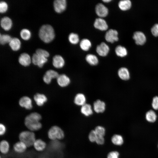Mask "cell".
Returning a JSON list of instances; mask_svg holds the SVG:
<instances>
[{
    "label": "cell",
    "instance_id": "cell-14",
    "mask_svg": "<svg viewBox=\"0 0 158 158\" xmlns=\"http://www.w3.org/2000/svg\"><path fill=\"white\" fill-rule=\"evenodd\" d=\"M31 61L30 56L26 53L21 54L18 58V61L20 63L25 66H28L30 64Z\"/></svg>",
    "mask_w": 158,
    "mask_h": 158
},
{
    "label": "cell",
    "instance_id": "cell-19",
    "mask_svg": "<svg viewBox=\"0 0 158 158\" xmlns=\"http://www.w3.org/2000/svg\"><path fill=\"white\" fill-rule=\"evenodd\" d=\"M27 147L24 143L20 141L14 145L13 149L16 152L18 153H22L25 151Z\"/></svg>",
    "mask_w": 158,
    "mask_h": 158
},
{
    "label": "cell",
    "instance_id": "cell-31",
    "mask_svg": "<svg viewBox=\"0 0 158 158\" xmlns=\"http://www.w3.org/2000/svg\"><path fill=\"white\" fill-rule=\"evenodd\" d=\"M157 116L155 112L151 110L148 111L146 113L145 118L146 120L149 122L153 123L156 120Z\"/></svg>",
    "mask_w": 158,
    "mask_h": 158
},
{
    "label": "cell",
    "instance_id": "cell-8",
    "mask_svg": "<svg viewBox=\"0 0 158 158\" xmlns=\"http://www.w3.org/2000/svg\"><path fill=\"white\" fill-rule=\"evenodd\" d=\"M95 10L96 14L100 18L106 17L108 13V8L102 3L96 5Z\"/></svg>",
    "mask_w": 158,
    "mask_h": 158
},
{
    "label": "cell",
    "instance_id": "cell-42",
    "mask_svg": "<svg viewBox=\"0 0 158 158\" xmlns=\"http://www.w3.org/2000/svg\"><path fill=\"white\" fill-rule=\"evenodd\" d=\"M152 34L155 37L158 36V24L154 25L151 29Z\"/></svg>",
    "mask_w": 158,
    "mask_h": 158
},
{
    "label": "cell",
    "instance_id": "cell-23",
    "mask_svg": "<svg viewBox=\"0 0 158 158\" xmlns=\"http://www.w3.org/2000/svg\"><path fill=\"white\" fill-rule=\"evenodd\" d=\"M118 6L121 10L125 11L129 10L131 6V2L129 0H123L119 1Z\"/></svg>",
    "mask_w": 158,
    "mask_h": 158
},
{
    "label": "cell",
    "instance_id": "cell-22",
    "mask_svg": "<svg viewBox=\"0 0 158 158\" xmlns=\"http://www.w3.org/2000/svg\"><path fill=\"white\" fill-rule=\"evenodd\" d=\"M33 145L35 149L38 151H42L44 150L46 147V143L43 140L38 139L35 140Z\"/></svg>",
    "mask_w": 158,
    "mask_h": 158
},
{
    "label": "cell",
    "instance_id": "cell-39",
    "mask_svg": "<svg viewBox=\"0 0 158 158\" xmlns=\"http://www.w3.org/2000/svg\"><path fill=\"white\" fill-rule=\"evenodd\" d=\"M8 9V5L4 1H1L0 3V12L4 13L6 12Z\"/></svg>",
    "mask_w": 158,
    "mask_h": 158
},
{
    "label": "cell",
    "instance_id": "cell-1",
    "mask_svg": "<svg viewBox=\"0 0 158 158\" xmlns=\"http://www.w3.org/2000/svg\"><path fill=\"white\" fill-rule=\"evenodd\" d=\"M41 118L40 114L36 112L32 113L26 117L25 124L31 131H37L42 127V124L40 122Z\"/></svg>",
    "mask_w": 158,
    "mask_h": 158
},
{
    "label": "cell",
    "instance_id": "cell-2",
    "mask_svg": "<svg viewBox=\"0 0 158 158\" xmlns=\"http://www.w3.org/2000/svg\"><path fill=\"white\" fill-rule=\"evenodd\" d=\"M40 39L44 42L48 43L51 41L55 37L53 27L49 25H44L40 28L39 32Z\"/></svg>",
    "mask_w": 158,
    "mask_h": 158
},
{
    "label": "cell",
    "instance_id": "cell-6",
    "mask_svg": "<svg viewBox=\"0 0 158 158\" xmlns=\"http://www.w3.org/2000/svg\"><path fill=\"white\" fill-rule=\"evenodd\" d=\"M47 61V58L36 53L34 54L32 57V61L33 63L40 68L42 67L44 64Z\"/></svg>",
    "mask_w": 158,
    "mask_h": 158
},
{
    "label": "cell",
    "instance_id": "cell-29",
    "mask_svg": "<svg viewBox=\"0 0 158 158\" xmlns=\"http://www.w3.org/2000/svg\"><path fill=\"white\" fill-rule=\"evenodd\" d=\"M112 142L116 145H121L123 143V140L122 136L119 134H114L111 138Z\"/></svg>",
    "mask_w": 158,
    "mask_h": 158
},
{
    "label": "cell",
    "instance_id": "cell-27",
    "mask_svg": "<svg viewBox=\"0 0 158 158\" xmlns=\"http://www.w3.org/2000/svg\"><path fill=\"white\" fill-rule=\"evenodd\" d=\"M115 51L117 55L121 57L125 56L127 54L126 49L121 45H118L116 47Z\"/></svg>",
    "mask_w": 158,
    "mask_h": 158
},
{
    "label": "cell",
    "instance_id": "cell-21",
    "mask_svg": "<svg viewBox=\"0 0 158 158\" xmlns=\"http://www.w3.org/2000/svg\"><path fill=\"white\" fill-rule=\"evenodd\" d=\"M34 99L37 105L40 106L43 105L47 100V98L44 95L40 93L35 94Z\"/></svg>",
    "mask_w": 158,
    "mask_h": 158
},
{
    "label": "cell",
    "instance_id": "cell-30",
    "mask_svg": "<svg viewBox=\"0 0 158 158\" xmlns=\"http://www.w3.org/2000/svg\"><path fill=\"white\" fill-rule=\"evenodd\" d=\"M80 45L82 50L86 51L88 50L91 47V43L89 40L84 39L80 41Z\"/></svg>",
    "mask_w": 158,
    "mask_h": 158
},
{
    "label": "cell",
    "instance_id": "cell-18",
    "mask_svg": "<svg viewBox=\"0 0 158 158\" xmlns=\"http://www.w3.org/2000/svg\"><path fill=\"white\" fill-rule=\"evenodd\" d=\"M105 108L104 102L100 100H97L94 103V110L97 113L103 112L105 110Z\"/></svg>",
    "mask_w": 158,
    "mask_h": 158
},
{
    "label": "cell",
    "instance_id": "cell-16",
    "mask_svg": "<svg viewBox=\"0 0 158 158\" xmlns=\"http://www.w3.org/2000/svg\"><path fill=\"white\" fill-rule=\"evenodd\" d=\"M57 82L59 85L61 87L67 86L70 83L69 78L65 74L59 75L57 78Z\"/></svg>",
    "mask_w": 158,
    "mask_h": 158
},
{
    "label": "cell",
    "instance_id": "cell-5",
    "mask_svg": "<svg viewBox=\"0 0 158 158\" xmlns=\"http://www.w3.org/2000/svg\"><path fill=\"white\" fill-rule=\"evenodd\" d=\"M106 40L109 42L113 43L118 40V32L115 30L111 29L107 32L105 37Z\"/></svg>",
    "mask_w": 158,
    "mask_h": 158
},
{
    "label": "cell",
    "instance_id": "cell-38",
    "mask_svg": "<svg viewBox=\"0 0 158 158\" xmlns=\"http://www.w3.org/2000/svg\"><path fill=\"white\" fill-rule=\"evenodd\" d=\"M36 53L37 54L47 58L49 55V53L47 51L41 49H37L36 51Z\"/></svg>",
    "mask_w": 158,
    "mask_h": 158
},
{
    "label": "cell",
    "instance_id": "cell-26",
    "mask_svg": "<svg viewBox=\"0 0 158 158\" xmlns=\"http://www.w3.org/2000/svg\"><path fill=\"white\" fill-rule=\"evenodd\" d=\"M81 113L86 116H89L92 114L93 111L91 105L85 104L83 105L81 109Z\"/></svg>",
    "mask_w": 158,
    "mask_h": 158
},
{
    "label": "cell",
    "instance_id": "cell-10",
    "mask_svg": "<svg viewBox=\"0 0 158 158\" xmlns=\"http://www.w3.org/2000/svg\"><path fill=\"white\" fill-rule=\"evenodd\" d=\"M59 75L56 71L50 70L47 71L43 77L44 82L47 84L50 83L53 78H57Z\"/></svg>",
    "mask_w": 158,
    "mask_h": 158
},
{
    "label": "cell",
    "instance_id": "cell-43",
    "mask_svg": "<svg viewBox=\"0 0 158 158\" xmlns=\"http://www.w3.org/2000/svg\"><path fill=\"white\" fill-rule=\"evenodd\" d=\"M105 142L104 136H97L95 142L98 145H102Z\"/></svg>",
    "mask_w": 158,
    "mask_h": 158
},
{
    "label": "cell",
    "instance_id": "cell-9",
    "mask_svg": "<svg viewBox=\"0 0 158 158\" xmlns=\"http://www.w3.org/2000/svg\"><path fill=\"white\" fill-rule=\"evenodd\" d=\"M54 6L55 11L57 13H61L63 11L66 7V2L65 0H55L54 2Z\"/></svg>",
    "mask_w": 158,
    "mask_h": 158
},
{
    "label": "cell",
    "instance_id": "cell-33",
    "mask_svg": "<svg viewBox=\"0 0 158 158\" xmlns=\"http://www.w3.org/2000/svg\"><path fill=\"white\" fill-rule=\"evenodd\" d=\"M68 39L69 42L74 44L78 43L79 40L78 35L74 33H71L69 35Z\"/></svg>",
    "mask_w": 158,
    "mask_h": 158
},
{
    "label": "cell",
    "instance_id": "cell-13",
    "mask_svg": "<svg viewBox=\"0 0 158 158\" xmlns=\"http://www.w3.org/2000/svg\"><path fill=\"white\" fill-rule=\"evenodd\" d=\"M19 104L21 107L26 109H30L32 108V100L27 96L21 97L19 100Z\"/></svg>",
    "mask_w": 158,
    "mask_h": 158
},
{
    "label": "cell",
    "instance_id": "cell-12",
    "mask_svg": "<svg viewBox=\"0 0 158 158\" xmlns=\"http://www.w3.org/2000/svg\"><path fill=\"white\" fill-rule=\"evenodd\" d=\"M94 25L96 28L101 31L106 30L108 28V25L106 21L101 18L95 19Z\"/></svg>",
    "mask_w": 158,
    "mask_h": 158
},
{
    "label": "cell",
    "instance_id": "cell-32",
    "mask_svg": "<svg viewBox=\"0 0 158 158\" xmlns=\"http://www.w3.org/2000/svg\"><path fill=\"white\" fill-rule=\"evenodd\" d=\"M9 145L8 142L6 140H2L0 143V150L3 154H6L8 152Z\"/></svg>",
    "mask_w": 158,
    "mask_h": 158
},
{
    "label": "cell",
    "instance_id": "cell-40",
    "mask_svg": "<svg viewBox=\"0 0 158 158\" xmlns=\"http://www.w3.org/2000/svg\"><path fill=\"white\" fill-rule=\"evenodd\" d=\"M119 155V152L115 151H112L108 153L107 158H118Z\"/></svg>",
    "mask_w": 158,
    "mask_h": 158
},
{
    "label": "cell",
    "instance_id": "cell-24",
    "mask_svg": "<svg viewBox=\"0 0 158 158\" xmlns=\"http://www.w3.org/2000/svg\"><path fill=\"white\" fill-rule=\"evenodd\" d=\"M9 45L13 50L16 51L19 50L20 48V42L18 38H13L9 43Z\"/></svg>",
    "mask_w": 158,
    "mask_h": 158
},
{
    "label": "cell",
    "instance_id": "cell-41",
    "mask_svg": "<svg viewBox=\"0 0 158 158\" xmlns=\"http://www.w3.org/2000/svg\"><path fill=\"white\" fill-rule=\"evenodd\" d=\"M152 106L154 109L158 110V96H156L153 98Z\"/></svg>",
    "mask_w": 158,
    "mask_h": 158
},
{
    "label": "cell",
    "instance_id": "cell-36",
    "mask_svg": "<svg viewBox=\"0 0 158 158\" xmlns=\"http://www.w3.org/2000/svg\"><path fill=\"white\" fill-rule=\"evenodd\" d=\"M97 136H104L105 134V129L103 126H98L95 127V129Z\"/></svg>",
    "mask_w": 158,
    "mask_h": 158
},
{
    "label": "cell",
    "instance_id": "cell-44",
    "mask_svg": "<svg viewBox=\"0 0 158 158\" xmlns=\"http://www.w3.org/2000/svg\"><path fill=\"white\" fill-rule=\"evenodd\" d=\"M6 128L5 126L3 124H0V134L1 135H4L5 133Z\"/></svg>",
    "mask_w": 158,
    "mask_h": 158
},
{
    "label": "cell",
    "instance_id": "cell-25",
    "mask_svg": "<svg viewBox=\"0 0 158 158\" xmlns=\"http://www.w3.org/2000/svg\"><path fill=\"white\" fill-rule=\"evenodd\" d=\"M74 102L76 104L82 106L85 104V96L83 94L78 93L75 96Z\"/></svg>",
    "mask_w": 158,
    "mask_h": 158
},
{
    "label": "cell",
    "instance_id": "cell-34",
    "mask_svg": "<svg viewBox=\"0 0 158 158\" xmlns=\"http://www.w3.org/2000/svg\"><path fill=\"white\" fill-rule=\"evenodd\" d=\"M20 35L23 40H28L31 37V33L28 30L23 29L20 32Z\"/></svg>",
    "mask_w": 158,
    "mask_h": 158
},
{
    "label": "cell",
    "instance_id": "cell-35",
    "mask_svg": "<svg viewBox=\"0 0 158 158\" xmlns=\"http://www.w3.org/2000/svg\"><path fill=\"white\" fill-rule=\"evenodd\" d=\"M12 38L9 35L3 34L0 35V43L3 45L7 43H9Z\"/></svg>",
    "mask_w": 158,
    "mask_h": 158
},
{
    "label": "cell",
    "instance_id": "cell-7",
    "mask_svg": "<svg viewBox=\"0 0 158 158\" xmlns=\"http://www.w3.org/2000/svg\"><path fill=\"white\" fill-rule=\"evenodd\" d=\"M133 38L135 43L138 45H142L146 42V38L144 33L140 31H137L134 32Z\"/></svg>",
    "mask_w": 158,
    "mask_h": 158
},
{
    "label": "cell",
    "instance_id": "cell-4",
    "mask_svg": "<svg viewBox=\"0 0 158 158\" xmlns=\"http://www.w3.org/2000/svg\"><path fill=\"white\" fill-rule=\"evenodd\" d=\"M49 138L52 140H61L64 137L63 130L59 127L55 126L51 127L48 132Z\"/></svg>",
    "mask_w": 158,
    "mask_h": 158
},
{
    "label": "cell",
    "instance_id": "cell-20",
    "mask_svg": "<svg viewBox=\"0 0 158 158\" xmlns=\"http://www.w3.org/2000/svg\"><path fill=\"white\" fill-rule=\"evenodd\" d=\"M118 75L122 80H126L130 78V73L128 69L125 67L120 68L118 70Z\"/></svg>",
    "mask_w": 158,
    "mask_h": 158
},
{
    "label": "cell",
    "instance_id": "cell-11",
    "mask_svg": "<svg viewBox=\"0 0 158 158\" xmlns=\"http://www.w3.org/2000/svg\"><path fill=\"white\" fill-rule=\"evenodd\" d=\"M96 51L97 53L99 56H105L108 54L109 51V48L105 43L102 42L97 46Z\"/></svg>",
    "mask_w": 158,
    "mask_h": 158
},
{
    "label": "cell",
    "instance_id": "cell-3",
    "mask_svg": "<svg viewBox=\"0 0 158 158\" xmlns=\"http://www.w3.org/2000/svg\"><path fill=\"white\" fill-rule=\"evenodd\" d=\"M19 137L20 141L24 143L27 147L33 145L36 140L35 134L32 131H22L20 133Z\"/></svg>",
    "mask_w": 158,
    "mask_h": 158
},
{
    "label": "cell",
    "instance_id": "cell-15",
    "mask_svg": "<svg viewBox=\"0 0 158 158\" xmlns=\"http://www.w3.org/2000/svg\"><path fill=\"white\" fill-rule=\"evenodd\" d=\"M52 63L55 67L58 68H61L64 66L65 61L61 56L57 55L53 57Z\"/></svg>",
    "mask_w": 158,
    "mask_h": 158
},
{
    "label": "cell",
    "instance_id": "cell-37",
    "mask_svg": "<svg viewBox=\"0 0 158 158\" xmlns=\"http://www.w3.org/2000/svg\"><path fill=\"white\" fill-rule=\"evenodd\" d=\"M97 135L95 130H91L88 135V139L91 142H95Z\"/></svg>",
    "mask_w": 158,
    "mask_h": 158
},
{
    "label": "cell",
    "instance_id": "cell-28",
    "mask_svg": "<svg viewBox=\"0 0 158 158\" xmlns=\"http://www.w3.org/2000/svg\"><path fill=\"white\" fill-rule=\"evenodd\" d=\"M85 59L86 61L91 65H96L98 63V58L95 55L93 54H89L87 55Z\"/></svg>",
    "mask_w": 158,
    "mask_h": 158
},
{
    "label": "cell",
    "instance_id": "cell-46",
    "mask_svg": "<svg viewBox=\"0 0 158 158\" xmlns=\"http://www.w3.org/2000/svg\"></svg>",
    "mask_w": 158,
    "mask_h": 158
},
{
    "label": "cell",
    "instance_id": "cell-17",
    "mask_svg": "<svg viewBox=\"0 0 158 158\" xmlns=\"http://www.w3.org/2000/svg\"><path fill=\"white\" fill-rule=\"evenodd\" d=\"M1 27L6 30H8L11 28L12 21L8 17L5 16L1 18L0 22Z\"/></svg>",
    "mask_w": 158,
    "mask_h": 158
},
{
    "label": "cell",
    "instance_id": "cell-45",
    "mask_svg": "<svg viewBox=\"0 0 158 158\" xmlns=\"http://www.w3.org/2000/svg\"><path fill=\"white\" fill-rule=\"evenodd\" d=\"M111 0H103L102 1L105 3H109L111 1Z\"/></svg>",
    "mask_w": 158,
    "mask_h": 158
}]
</instances>
